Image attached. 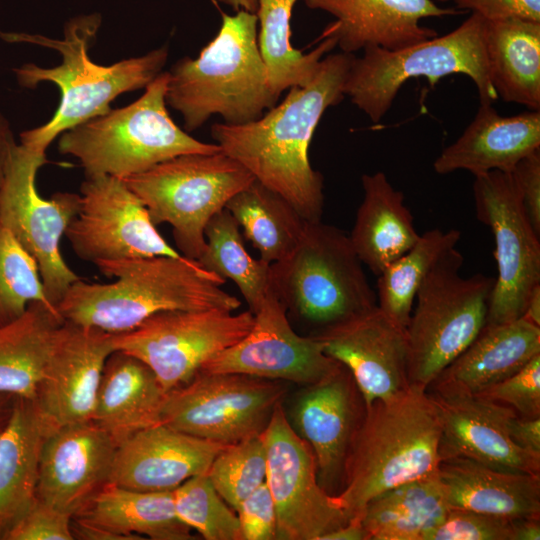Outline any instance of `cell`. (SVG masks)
Returning a JSON list of instances; mask_svg holds the SVG:
<instances>
[{
  "label": "cell",
  "mask_w": 540,
  "mask_h": 540,
  "mask_svg": "<svg viewBox=\"0 0 540 540\" xmlns=\"http://www.w3.org/2000/svg\"><path fill=\"white\" fill-rule=\"evenodd\" d=\"M16 398V396L10 394L0 393V431L11 416Z\"/></svg>",
  "instance_id": "db71d44e"
},
{
  "label": "cell",
  "mask_w": 540,
  "mask_h": 540,
  "mask_svg": "<svg viewBox=\"0 0 540 540\" xmlns=\"http://www.w3.org/2000/svg\"><path fill=\"white\" fill-rule=\"evenodd\" d=\"M540 517L513 520V540H539Z\"/></svg>",
  "instance_id": "816d5d0a"
},
{
  "label": "cell",
  "mask_w": 540,
  "mask_h": 540,
  "mask_svg": "<svg viewBox=\"0 0 540 540\" xmlns=\"http://www.w3.org/2000/svg\"><path fill=\"white\" fill-rule=\"evenodd\" d=\"M349 371L341 367L307 386L293 406V428L311 447L320 485L331 495L342 486L349 444L361 417Z\"/></svg>",
  "instance_id": "cb8c5ba5"
},
{
  "label": "cell",
  "mask_w": 540,
  "mask_h": 540,
  "mask_svg": "<svg viewBox=\"0 0 540 540\" xmlns=\"http://www.w3.org/2000/svg\"><path fill=\"white\" fill-rule=\"evenodd\" d=\"M253 313L224 309L158 312L136 328L113 334L115 350L144 362L168 392L192 379L251 329Z\"/></svg>",
  "instance_id": "4fadbf2b"
},
{
  "label": "cell",
  "mask_w": 540,
  "mask_h": 540,
  "mask_svg": "<svg viewBox=\"0 0 540 540\" xmlns=\"http://www.w3.org/2000/svg\"><path fill=\"white\" fill-rule=\"evenodd\" d=\"M319 540H368V534L359 519H351L345 525L332 530Z\"/></svg>",
  "instance_id": "f907efd6"
},
{
  "label": "cell",
  "mask_w": 540,
  "mask_h": 540,
  "mask_svg": "<svg viewBox=\"0 0 540 540\" xmlns=\"http://www.w3.org/2000/svg\"><path fill=\"white\" fill-rule=\"evenodd\" d=\"M165 396L144 362L114 350L103 368L91 421L119 446L136 432L160 423Z\"/></svg>",
  "instance_id": "83f0119b"
},
{
  "label": "cell",
  "mask_w": 540,
  "mask_h": 540,
  "mask_svg": "<svg viewBox=\"0 0 540 540\" xmlns=\"http://www.w3.org/2000/svg\"><path fill=\"white\" fill-rule=\"evenodd\" d=\"M297 0H258L259 31L257 42L266 65L272 91L281 93L294 86H304L311 81L325 54L337 46L330 35L309 53L295 49L290 42V19Z\"/></svg>",
  "instance_id": "d590c367"
},
{
  "label": "cell",
  "mask_w": 540,
  "mask_h": 540,
  "mask_svg": "<svg viewBox=\"0 0 540 540\" xmlns=\"http://www.w3.org/2000/svg\"><path fill=\"white\" fill-rule=\"evenodd\" d=\"M513 520L464 509H449L423 540H513Z\"/></svg>",
  "instance_id": "b9f144b4"
},
{
  "label": "cell",
  "mask_w": 540,
  "mask_h": 540,
  "mask_svg": "<svg viewBox=\"0 0 540 540\" xmlns=\"http://www.w3.org/2000/svg\"><path fill=\"white\" fill-rule=\"evenodd\" d=\"M522 317L540 327V284L531 291Z\"/></svg>",
  "instance_id": "f5cc1de1"
},
{
  "label": "cell",
  "mask_w": 540,
  "mask_h": 540,
  "mask_svg": "<svg viewBox=\"0 0 540 540\" xmlns=\"http://www.w3.org/2000/svg\"><path fill=\"white\" fill-rule=\"evenodd\" d=\"M116 448L92 421L51 430L40 452L37 498L71 517L79 515L110 483Z\"/></svg>",
  "instance_id": "ffe728a7"
},
{
  "label": "cell",
  "mask_w": 540,
  "mask_h": 540,
  "mask_svg": "<svg viewBox=\"0 0 540 540\" xmlns=\"http://www.w3.org/2000/svg\"><path fill=\"white\" fill-rule=\"evenodd\" d=\"M267 457L266 484L274 501L277 539L319 540L349 518L336 495L319 483L315 455L286 416L282 402L261 434Z\"/></svg>",
  "instance_id": "9a60e30c"
},
{
  "label": "cell",
  "mask_w": 540,
  "mask_h": 540,
  "mask_svg": "<svg viewBox=\"0 0 540 540\" xmlns=\"http://www.w3.org/2000/svg\"><path fill=\"white\" fill-rule=\"evenodd\" d=\"M351 374L364 407L409 387L405 328L378 306L314 335Z\"/></svg>",
  "instance_id": "d6986e66"
},
{
  "label": "cell",
  "mask_w": 540,
  "mask_h": 540,
  "mask_svg": "<svg viewBox=\"0 0 540 540\" xmlns=\"http://www.w3.org/2000/svg\"><path fill=\"white\" fill-rule=\"evenodd\" d=\"M476 395L507 405L520 416L540 417V354L513 375Z\"/></svg>",
  "instance_id": "7bdbcfd3"
},
{
  "label": "cell",
  "mask_w": 540,
  "mask_h": 540,
  "mask_svg": "<svg viewBox=\"0 0 540 540\" xmlns=\"http://www.w3.org/2000/svg\"><path fill=\"white\" fill-rule=\"evenodd\" d=\"M436 408L440 458L463 457L494 469L540 474V457L509 437L508 417L515 411L502 403L464 392L428 388Z\"/></svg>",
  "instance_id": "44dd1931"
},
{
  "label": "cell",
  "mask_w": 540,
  "mask_h": 540,
  "mask_svg": "<svg viewBox=\"0 0 540 540\" xmlns=\"http://www.w3.org/2000/svg\"><path fill=\"white\" fill-rule=\"evenodd\" d=\"M485 52L498 98L540 111V22L486 21Z\"/></svg>",
  "instance_id": "4dcf8cb0"
},
{
  "label": "cell",
  "mask_w": 540,
  "mask_h": 540,
  "mask_svg": "<svg viewBox=\"0 0 540 540\" xmlns=\"http://www.w3.org/2000/svg\"><path fill=\"white\" fill-rule=\"evenodd\" d=\"M363 200L349 239L359 259L376 276L419 238L404 195L383 172L361 178Z\"/></svg>",
  "instance_id": "f546056e"
},
{
  "label": "cell",
  "mask_w": 540,
  "mask_h": 540,
  "mask_svg": "<svg viewBox=\"0 0 540 540\" xmlns=\"http://www.w3.org/2000/svg\"><path fill=\"white\" fill-rule=\"evenodd\" d=\"M540 354V327L521 317L485 325L474 341L429 386L479 394Z\"/></svg>",
  "instance_id": "4316f807"
},
{
  "label": "cell",
  "mask_w": 540,
  "mask_h": 540,
  "mask_svg": "<svg viewBox=\"0 0 540 540\" xmlns=\"http://www.w3.org/2000/svg\"><path fill=\"white\" fill-rule=\"evenodd\" d=\"M463 255L446 252L421 283L405 328L409 385L425 390L486 325L495 278L463 277Z\"/></svg>",
  "instance_id": "9c48e42d"
},
{
  "label": "cell",
  "mask_w": 540,
  "mask_h": 540,
  "mask_svg": "<svg viewBox=\"0 0 540 540\" xmlns=\"http://www.w3.org/2000/svg\"><path fill=\"white\" fill-rule=\"evenodd\" d=\"M17 146L8 120L0 112V187L4 181L13 152Z\"/></svg>",
  "instance_id": "681fc988"
},
{
  "label": "cell",
  "mask_w": 540,
  "mask_h": 540,
  "mask_svg": "<svg viewBox=\"0 0 540 540\" xmlns=\"http://www.w3.org/2000/svg\"><path fill=\"white\" fill-rule=\"evenodd\" d=\"M72 518L101 527L126 540H190L192 529L176 515L172 491H138L109 483Z\"/></svg>",
  "instance_id": "1f68e13d"
},
{
  "label": "cell",
  "mask_w": 540,
  "mask_h": 540,
  "mask_svg": "<svg viewBox=\"0 0 540 540\" xmlns=\"http://www.w3.org/2000/svg\"><path fill=\"white\" fill-rule=\"evenodd\" d=\"M438 477L450 509L509 519L540 517V474L503 471L451 457L440 461Z\"/></svg>",
  "instance_id": "484cf974"
},
{
  "label": "cell",
  "mask_w": 540,
  "mask_h": 540,
  "mask_svg": "<svg viewBox=\"0 0 540 540\" xmlns=\"http://www.w3.org/2000/svg\"><path fill=\"white\" fill-rule=\"evenodd\" d=\"M235 511L240 540L277 539L276 509L266 482L246 497Z\"/></svg>",
  "instance_id": "f6af8a7d"
},
{
  "label": "cell",
  "mask_w": 540,
  "mask_h": 540,
  "mask_svg": "<svg viewBox=\"0 0 540 540\" xmlns=\"http://www.w3.org/2000/svg\"><path fill=\"white\" fill-rule=\"evenodd\" d=\"M448 1V0H444ZM455 9L469 10L486 21L519 18L540 22V0H450Z\"/></svg>",
  "instance_id": "7dc6e473"
},
{
  "label": "cell",
  "mask_w": 540,
  "mask_h": 540,
  "mask_svg": "<svg viewBox=\"0 0 540 540\" xmlns=\"http://www.w3.org/2000/svg\"><path fill=\"white\" fill-rule=\"evenodd\" d=\"M285 393L278 380L199 371L166 392L160 423L204 440L234 444L260 435Z\"/></svg>",
  "instance_id": "7c38bea8"
},
{
  "label": "cell",
  "mask_w": 540,
  "mask_h": 540,
  "mask_svg": "<svg viewBox=\"0 0 540 540\" xmlns=\"http://www.w3.org/2000/svg\"><path fill=\"white\" fill-rule=\"evenodd\" d=\"M441 426L427 390L401 393L364 407L346 455L336 495L349 520L367 503L403 483L438 473Z\"/></svg>",
  "instance_id": "3957f363"
},
{
  "label": "cell",
  "mask_w": 540,
  "mask_h": 540,
  "mask_svg": "<svg viewBox=\"0 0 540 540\" xmlns=\"http://www.w3.org/2000/svg\"><path fill=\"white\" fill-rule=\"evenodd\" d=\"M46 151L17 144L0 187V223L37 262L47 301L57 307L81 279L66 264L60 242L81 206V196L57 192L49 199L36 188Z\"/></svg>",
  "instance_id": "8fae6325"
},
{
  "label": "cell",
  "mask_w": 540,
  "mask_h": 540,
  "mask_svg": "<svg viewBox=\"0 0 540 540\" xmlns=\"http://www.w3.org/2000/svg\"><path fill=\"white\" fill-rule=\"evenodd\" d=\"M80 191V210L65 236L81 259L97 264L183 256L158 232L143 202L123 180L108 175L86 176Z\"/></svg>",
  "instance_id": "2e32d148"
},
{
  "label": "cell",
  "mask_w": 540,
  "mask_h": 540,
  "mask_svg": "<svg viewBox=\"0 0 540 540\" xmlns=\"http://www.w3.org/2000/svg\"><path fill=\"white\" fill-rule=\"evenodd\" d=\"M168 80V72L160 73L135 102L66 130L59 152L76 157L86 176L123 180L181 154L221 151L216 143L193 138L172 120L166 108Z\"/></svg>",
  "instance_id": "52a82bcc"
},
{
  "label": "cell",
  "mask_w": 540,
  "mask_h": 540,
  "mask_svg": "<svg viewBox=\"0 0 540 540\" xmlns=\"http://www.w3.org/2000/svg\"><path fill=\"white\" fill-rule=\"evenodd\" d=\"M204 235L206 247L199 264L224 280H232L254 313L269 290L270 264L248 253L240 227L226 208L209 220Z\"/></svg>",
  "instance_id": "8d00e7d4"
},
{
  "label": "cell",
  "mask_w": 540,
  "mask_h": 540,
  "mask_svg": "<svg viewBox=\"0 0 540 540\" xmlns=\"http://www.w3.org/2000/svg\"><path fill=\"white\" fill-rule=\"evenodd\" d=\"M113 334L64 321L56 331L33 402L49 431L91 421Z\"/></svg>",
  "instance_id": "ac0fdd59"
},
{
  "label": "cell",
  "mask_w": 540,
  "mask_h": 540,
  "mask_svg": "<svg viewBox=\"0 0 540 540\" xmlns=\"http://www.w3.org/2000/svg\"><path fill=\"white\" fill-rule=\"evenodd\" d=\"M486 20L471 15L451 32L399 49L371 46L353 58L344 95L378 123L389 111L404 83L425 77L431 86L451 74H464L475 84L480 103L492 104L498 95L491 83L485 52Z\"/></svg>",
  "instance_id": "ba28073f"
},
{
  "label": "cell",
  "mask_w": 540,
  "mask_h": 540,
  "mask_svg": "<svg viewBox=\"0 0 540 540\" xmlns=\"http://www.w3.org/2000/svg\"><path fill=\"white\" fill-rule=\"evenodd\" d=\"M506 427L518 447L540 457V417L527 418L514 412L508 417Z\"/></svg>",
  "instance_id": "c3c4849f"
},
{
  "label": "cell",
  "mask_w": 540,
  "mask_h": 540,
  "mask_svg": "<svg viewBox=\"0 0 540 540\" xmlns=\"http://www.w3.org/2000/svg\"><path fill=\"white\" fill-rule=\"evenodd\" d=\"M64 320L43 301L31 302L0 327V393L34 400L55 334Z\"/></svg>",
  "instance_id": "d6a6232c"
},
{
  "label": "cell",
  "mask_w": 540,
  "mask_h": 540,
  "mask_svg": "<svg viewBox=\"0 0 540 540\" xmlns=\"http://www.w3.org/2000/svg\"><path fill=\"white\" fill-rule=\"evenodd\" d=\"M269 290L287 315L323 330L377 306L349 236L322 221H306L294 250L270 264Z\"/></svg>",
  "instance_id": "8992f818"
},
{
  "label": "cell",
  "mask_w": 540,
  "mask_h": 540,
  "mask_svg": "<svg viewBox=\"0 0 540 540\" xmlns=\"http://www.w3.org/2000/svg\"><path fill=\"white\" fill-rule=\"evenodd\" d=\"M439 1H442V2H444V0H439Z\"/></svg>",
  "instance_id": "9f6ffc18"
},
{
  "label": "cell",
  "mask_w": 540,
  "mask_h": 540,
  "mask_svg": "<svg viewBox=\"0 0 540 540\" xmlns=\"http://www.w3.org/2000/svg\"><path fill=\"white\" fill-rule=\"evenodd\" d=\"M225 5L230 6L234 11L241 9L255 13L258 10V0H217Z\"/></svg>",
  "instance_id": "11a10c76"
},
{
  "label": "cell",
  "mask_w": 540,
  "mask_h": 540,
  "mask_svg": "<svg viewBox=\"0 0 540 540\" xmlns=\"http://www.w3.org/2000/svg\"><path fill=\"white\" fill-rule=\"evenodd\" d=\"M225 446L158 423L117 446L110 483L138 491H172L207 472Z\"/></svg>",
  "instance_id": "7402d4cb"
},
{
  "label": "cell",
  "mask_w": 540,
  "mask_h": 540,
  "mask_svg": "<svg viewBox=\"0 0 540 540\" xmlns=\"http://www.w3.org/2000/svg\"><path fill=\"white\" fill-rule=\"evenodd\" d=\"M100 23L97 14L73 19L66 24L62 40L25 33H0L7 42L41 45L57 50L62 56L61 64L52 68L25 64L15 69L20 85L33 88L41 82H52L61 93L54 116L45 124L21 133L22 144L46 151L58 135L106 113L117 96L146 88L162 73L168 58L167 46L109 66L94 63L88 50Z\"/></svg>",
  "instance_id": "5b68a950"
},
{
  "label": "cell",
  "mask_w": 540,
  "mask_h": 540,
  "mask_svg": "<svg viewBox=\"0 0 540 540\" xmlns=\"http://www.w3.org/2000/svg\"><path fill=\"white\" fill-rule=\"evenodd\" d=\"M460 237V231L456 229H431L420 235L404 254L377 276V306L406 328L421 283L437 261L456 247Z\"/></svg>",
  "instance_id": "74e56055"
},
{
  "label": "cell",
  "mask_w": 540,
  "mask_h": 540,
  "mask_svg": "<svg viewBox=\"0 0 540 540\" xmlns=\"http://www.w3.org/2000/svg\"><path fill=\"white\" fill-rule=\"evenodd\" d=\"M449 509L437 473L380 493L365 506L361 522L368 540H423Z\"/></svg>",
  "instance_id": "836d02e7"
},
{
  "label": "cell",
  "mask_w": 540,
  "mask_h": 540,
  "mask_svg": "<svg viewBox=\"0 0 540 540\" xmlns=\"http://www.w3.org/2000/svg\"><path fill=\"white\" fill-rule=\"evenodd\" d=\"M49 432L33 400L17 397L0 431V540L37 499L40 452Z\"/></svg>",
  "instance_id": "f1b7e54d"
},
{
  "label": "cell",
  "mask_w": 540,
  "mask_h": 540,
  "mask_svg": "<svg viewBox=\"0 0 540 540\" xmlns=\"http://www.w3.org/2000/svg\"><path fill=\"white\" fill-rule=\"evenodd\" d=\"M33 301L50 304L37 262L0 223V327L18 319Z\"/></svg>",
  "instance_id": "60d3db41"
},
{
  "label": "cell",
  "mask_w": 540,
  "mask_h": 540,
  "mask_svg": "<svg viewBox=\"0 0 540 540\" xmlns=\"http://www.w3.org/2000/svg\"><path fill=\"white\" fill-rule=\"evenodd\" d=\"M310 9L335 18L324 30L337 41L342 52L353 54L377 46L399 50L437 36L420 20L459 14L455 8L440 7L432 0H303Z\"/></svg>",
  "instance_id": "603a6c76"
},
{
  "label": "cell",
  "mask_w": 540,
  "mask_h": 540,
  "mask_svg": "<svg viewBox=\"0 0 540 540\" xmlns=\"http://www.w3.org/2000/svg\"><path fill=\"white\" fill-rule=\"evenodd\" d=\"M72 517L38 498L5 540H73Z\"/></svg>",
  "instance_id": "ee69618b"
},
{
  "label": "cell",
  "mask_w": 540,
  "mask_h": 540,
  "mask_svg": "<svg viewBox=\"0 0 540 540\" xmlns=\"http://www.w3.org/2000/svg\"><path fill=\"white\" fill-rule=\"evenodd\" d=\"M107 284L74 282L56 309L64 321L117 334L168 310L236 311L240 300L222 289L225 280L187 257L155 256L102 261Z\"/></svg>",
  "instance_id": "7a4b0ae2"
},
{
  "label": "cell",
  "mask_w": 540,
  "mask_h": 540,
  "mask_svg": "<svg viewBox=\"0 0 540 540\" xmlns=\"http://www.w3.org/2000/svg\"><path fill=\"white\" fill-rule=\"evenodd\" d=\"M261 434L226 445L206 472L217 492L234 510L266 482L267 457Z\"/></svg>",
  "instance_id": "ab89813d"
},
{
  "label": "cell",
  "mask_w": 540,
  "mask_h": 540,
  "mask_svg": "<svg viewBox=\"0 0 540 540\" xmlns=\"http://www.w3.org/2000/svg\"><path fill=\"white\" fill-rule=\"evenodd\" d=\"M539 147L540 111L502 116L492 104L480 103L474 119L435 159L433 169L440 175L458 170L474 176L493 170L510 172Z\"/></svg>",
  "instance_id": "d4e9b609"
},
{
  "label": "cell",
  "mask_w": 540,
  "mask_h": 540,
  "mask_svg": "<svg viewBox=\"0 0 540 540\" xmlns=\"http://www.w3.org/2000/svg\"><path fill=\"white\" fill-rule=\"evenodd\" d=\"M177 517L206 540H240L237 514L208 475L192 476L173 490Z\"/></svg>",
  "instance_id": "f35d334b"
},
{
  "label": "cell",
  "mask_w": 540,
  "mask_h": 540,
  "mask_svg": "<svg viewBox=\"0 0 540 540\" xmlns=\"http://www.w3.org/2000/svg\"><path fill=\"white\" fill-rule=\"evenodd\" d=\"M473 196L478 220L491 229L495 241L497 277L486 325L522 317L533 288L540 284V235L530 223L510 172L475 176Z\"/></svg>",
  "instance_id": "5bb4252c"
},
{
  "label": "cell",
  "mask_w": 540,
  "mask_h": 540,
  "mask_svg": "<svg viewBox=\"0 0 540 540\" xmlns=\"http://www.w3.org/2000/svg\"><path fill=\"white\" fill-rule=\"evenodd\" d=\"M519 191L525 213L540 235V152L521 159L510 171Z\"/></svg>",
  "instance_id": "bcb514c9"
},
{
  "label": "cell",
  "mask_w": 540,
  "mask_h": 540,
  "mask_svg": "<svg viewBox=\"0 0 540 540\" xmlns=\"http://www.w3.org/2000/svg\"><path fill=\"white\" fill-rule=\"evenodd\" d=\"M353 58L342 51L328 54L309 83L289 88L284 100L258 119L211 126V136L225 154L308 222L321 221L324 206L323 176L311 166L309 147L324 112L345 96Z\"/></svg>",
  "instance_id": "6da1fadb"
},
{
  "label": "cell",
  "mask_w": 540,
  "mask_h": 540,
  "mask_svg": "<svg viewBox=\"0 0 540 540\" xmlns=\"http://www.w3.org/2000/svg\"><path fill=\"white\" fill-rule=\"evenodd\" d=\"M253 315L250 331L200 371L239 373L309 386L341 367L324 353L317 338L294 330L284 306L270 290Z\"/></svg>",
  "instance_id": "e0dca14e"
},
{
  "label": "cell",
  "mask_w": 540,
  "mask_h": 540,
  "mask_svg": "<svg viewBox=\"0 0 540 540\" xmlns=\"http://www.w3.org/2000/svg\"><path fill=\"white\" fill-rule=\"evenodd\" d=\"M253 180L222 150L181 154L123 179L155 225H171L180 254L197 261L206 247L209 220Z\"/></svg>",
  "instance_id": "30bf717a"
},
{
  "label": "cell",
  "mask_w": 540,
  "mask_h": 540,
  "mask_svg": "<svg viewBox=\"0 0 540 540\" xmlns=\"http://www.w3.org/2000/svg\"><path fill=\"white\" fill-rule=\"evenodd\" d=\"M221 17L218 33L199 56L184 57L168 71L166 103L183 116L188 132L213 115L230 125L254 121L280 97L259 51L257 15L241 9Z\"/></svg>",
  "instance_id": "277c9868"
},
{
  "label": "cell",
  "mask_w": 540,
  "mask_h": 540,
  "mask_svg": "<svg viewBox=\"0 0 540 540\" xmlns=\"http://www.w3.org/2000/svg\"><path fill=\"white\" fill-rule=\"evenodd\" d=\"M225 208L243 236L271 264L287 257L298 244L306 220L281 195L257 180L235 194Z\"/></svg>",
  "instance_id": "e575fe53"
}]
</instances>
